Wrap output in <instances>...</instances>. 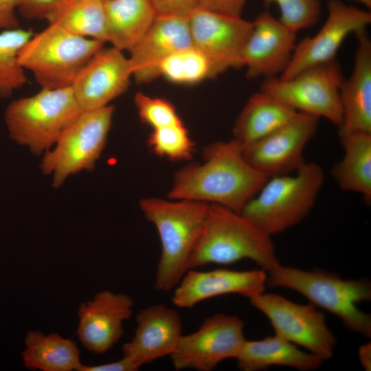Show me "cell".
I'll return each mask as SVG.
<instances>
[{
  "label": "cell",
  "mask_w": 371,
  "mask_h": 371,
  "mask_svg": "<svg viewBox=\"0 0 371 371\" xmlns=\"http://www.w3.org/2000/svg\"><path fill=\"white\" fill-rule=\"evenodd\" d=\"M71 87L41 89L12 100L4 113L10 138L36 155L49 150L81 113Z\"/></svg>",
  "instance_id": "6"
},
{
  "label": "cell",
  "mask_w": 371,
  "mask_h": 371,
  "mask_svg": "<svg viewBox=\"0 0 371 371\" xmlns=\"http://www.w3.org/2000/svg\"><path fill=\"white\" fill-rule=\"evenodd\" d=\"M243 259L254 261L265 271L280 264L271 236L240 213L209 204L188 270L209 264L230 265Z\"/></svg>",
  "instance_id": "3"
},
{
  "label": "cell",
  "mask_w": 371,
  "mask_h": 371,
  "mask_svg": "<svg viewBox=\"0 0 371 371\" xmlns=\"http://www.w3.org/2000/svg\"><path fill=\"white\" fill-rule=\"evenodd\" d=\"M268 273L267 286L298 292L315 306L337 316L348 330L371 337V315L357 307V304L371 300L369 280H345L322 270L304 271L280 264Z\"/></svg>",
  "instance_id": "4"
},
{
  "label": "cell",
  "mask_w": 371,
  "mask_h": 371,
  "mask_svg": "<svg viewBox=\"0 0 371 371\" xmlns=\"http://www.w3.org/2000/svg\"><path fill=\"white\" fill-rule=\"evenodd\" d=\"M247 0H199V7L223 14L241 16Z\"/></svg>",
  "instance_id": "34"
},
{
  "label": "cell",
  "mask_w": 371,
  "mask_h": 371,
  "mask_svg": "<svg viewBox=\"0 0 371 371\" xmlns=\"http://www.w3.org/2000/svg\"><path fill=\"white\" fill-rule=\"evenodd\" d=\"M138 369L127 359L96 366L81 364L77 371H135Z\"/></svg>",
  "instance_id": "37"
},
{
  "label": "cell",
  "mask_w": 371,
  "mask_h": 371,
  "mask_svg": "<svg viewBox=\"0 0 371 371\" xmlns=\"http://www.w3.org/2000/svg\"><path fill=\"white\" fill-rule=\"evenodd\" d=\"M25 346L22 359L27 369L71 371L78 370L82 364L76 344L56 333L30 330L25 337Z\"/></svg>",
  "instance_id": "26"
},
{
  "label": "cell",
  "mask_w": 371,
  "mask_h": 371,
  "mask_svg": "<svg viewBox=\"0 0 371 371\" xmlns=\"http://www.w3.org/2000/svg\"><path fill=\"white\" fill-rule=\"evenodd\" d=\"M192 45L210 61L215 76L243 67V51L253 22L200 7L188 17Z\"/></svg>",
  "instance_id": "12"
},
{
  "label": "cell",
  "mask_w": 371,
  "mask_h": 371,
  "mask_svg": "<svg viewBox=\"0 0 371 371\" xmlns=\"http://www.w3.org/2000/svg\"><path fill=\"white\" fill-rule=\"evenodd\" d=\"M355 34L358 41L355 65L340 87L343 121L338 126L371 133V41L366 29Z\"/></svg>",
  "instance_id": "21"
},
{
  "label": "cell",
  "mask_w": 371,
  "mask_h": 371,
  "mask_svg": "<svg viewBox=\"0 0 371 371\" xmlns=\"http://www.w3.org/2000/svg\"><path fill=\"white\" fill-rule=\"evenodd\" d=\"M249 300L268 318L275 335L324 361L332 357L336 338L326 326L325 314L313 304H300L280 295L264 292Z\"/></svg>",
  "instance_id": "10"
},
{
  "label": "cell",
  "mask_w": 371,
  "mask_h": 371,
  "mask_svg": "<svg viewBox=\"0 0 371 371\" xmlns=\"http://www.w3.org/2000/svg\"><path fill=\"white\" fill-rule=\"evenodd\" d=\"M60 0H21L18 10L28 19H43L49 10Z\"/></svg>",
  "instance_id": "35"
},
{
  "label": "cell",
  "mask_w": 371,
  "mask_h": 371,
  "mask_svg": "<svg viewBox=\"0 0 371 371\" xmlns=\"http://www.w3.org/2000/svg\"><path fill=\"white\" fill-rule=\"evenodd\" d=\"M344 150L343 158L331 168V175L344 191L361 194L367 204L371 201V133L339 127Z\"/></svg>",
  "instance_id": "22"
},
{
  "label": "cell",
  "mask_w": 371,
  "mask_h": 371,
  "mask_svg": "<svg viewBox=\"0 0 371 371\" xmlns=\"http://www.w3.org/2000/svg\"><path fill=\"white\" fill-rule=\"evenodd\" d=\"M115 107L82 111L55 145L43 155L40 168L60 187L71 175L91 170L100 158L111 127Z\"/></svg>",
  "instance_id": "8"
},
{
  "label": "cell",
  "mask_w": 371,
  "mask_h": 371,
  "mask_svg": "<svg viewBox=\"0 0 371 371\" xmlns=\"http://www.w3.org/2000/svg\"><path fill=\"white\" fill-rule=\"evenodd\" d=\"M359 358L363 368L370 371L371 368V344L370 342L361 345L359 349Z\"/></svg>",
  "instance_id": "38"
},
{
  "label": "cell",
  "mask_w": 371,
  "mask_h": 371,
  "mask_svg": "<svg viewBox=\"0 0 371 371\" xmlns=\"http://www.w3.org/2000/svg\"><path fill=\"white\" fill-rule=\"evenodd\" d=\"M327 10L326 20L317 33L295 45L291 59L280 78L288 79L308 67L335 60L346 37L366 29L371 23L370 12L340 0H329Z\"/></svg>",
  "instance_id": "14"
},
{
  "label": "cell",
  "mask_w": 371,
  "mask_h": 371,
  "mask_svg": "<svg viewBox=\"0 0 371 371\" xmlns=\"http://www.w3.org/2000/svg\"><path fill=\"white\" fill-rule=\"evenodd\" d=\"M44 19L71 34L107 42L103 0H60Z\"/></svg>",
  "instance_id": "27"
},
{
  "label": "cell",
  "mask_w": 371,
  "mask_h": 371,
  "mask_svg": "<svg viewBox=\"0 0 371 371\" xmlns=\"http://www.w3.org/2000/svg\"><path fill=\"white\" fill-rule=\"evenodd\" d=\"M134 103L141 122L152 129L183 122L175 106L164 98L137 92Z\"/></svg>",
  "instance_id": "32"
},
{
  "label": "cell",
  "mask_w": 371,
  "mask_h": 371,
  "mask_svg": "<svg viewBox=\"0 0 371 371\" xmlns=\"http://www.w3.org/2000/svg\"><path fill=\"white\" fill-rule=\"evenodd\" d=\"M322 167L305 162L295 172L269 178L240 212L269 236L303 221L324 183Z\"/></svg>",
  "instance_id": "5"
},
{
  "label": "cell",
  "mask_w": 371,
  "mask_h": 371,
  "mask_svg": "<svg viewBox=\"0 0 371 371\" xmlns=\"http://www.w3.org/2000/svg\"><path fill=\"white\" fill-rule=\"evenodd\" d=\"M157 16L188 18L199 7V0H150Z\"/></svg>",
  "instance_id": "33"
},
{
  "label": "cell",
  "mask_w": 371,
  "mask_h": 371,
  "mask_svg": "<svg viewBox=\"0 0 371 371\" xmlns=\"http://www.w3.org/2000/svg\"><path fill=\"white\" fill-rule=\"evenodd\" d=\"M267 7L276 3L280 10L278 19L285 27L297 33L315 24L320 15L319 0H263Z\"/></svg>",
  "instance_id": "31"
},
{
  "label": "cell",
  "mask_w": 371,
  "mask_h": 371,
  "mask_svg": "<svg viewBox=\"0 0 371 371\" xmlns=\"http://www.w3.org/2000/svg\"><path fill=\"white\" fill-rule=\"evenodd\" d=\"M236 359L242 371H258L273 366L308 371L318 368L324 361L276 335L260 340H246Z\"/></svg>",
  "instance_id": "23"
},
{
  "label": "cell",
  "mask_w": 371,
  "mask_h": 371,
  "mask_svg": "<svg viewBox=\"0 0 371 371\" xmlns=\"http://www.w3.org/2000/svg\"><path fill=\"white\" fill-rule=\"evenodd\" d=\"M344 78L335 59L308 67L288 79L265 78L260 91L297 111L324 117L339 126L343 121L339 91Z\"/></svg>",
  "instance_id": "9"
},
{
  "label": "cell",
  "mask_w": 371,
  "mask_h": 371,
  "mask_svg": "<svg viewBox=\"0 0 371 371\" xmlns=\"http://www.w3.org/2000/svg\"><path fill=\"white\" fill-rule=\"evenodd\" d=\"M243 321L234 315L216 313L199 328L182 335L170 356L175 370H213L221 362L236 359L246 341Z\"/></svg>",
  "instance_id": "11"
},
{
  "label": "cell",
  "mask_w": 371,
  "mask_h": 371,
  "mask_svg": "<svg viewBox=\"0 0 371 371\" xmlns=\"http://www.w3.org/2000/svg\"><path fill=\"white\" fill-rule=\"evenodd\" d=\"M107 42L130 51L157 17L150 0L104 1Z\"/></svg>",
  "instance_id": "25"
},
{
  "label": "cell",
  "mask_w": 371,
  "mask_h": 371,
  "mask_svg": "<svg viewBox=\"0 0 371 371\" xmlns=\"http://www.w3.org/2000/svg\"><path fill=\"white\" fill-rule=\"evenodd\" d=\"M296 33L265 10L253 21L243 51V67L249 79L282 74L288 66L296 45Z\"/></svg>",
  "instance_id": "17"
},
{
  "label": "cell",
  "mask_w": 371,
  "mask_h": 371,
  "mask_svg": "<svg viewBox=\"0 0 371 371\" xmlns=\"http://www.w3.org/2000/svg\"><path fill=\"white\" fill-rule=\"evenodd\" d=\"M159 71V76L180 85H192L216 77L208 59L193 45L166 58Z\"/></svg>",
  "instance_id": "29"
},
{
  "label": "cell",
  "mask_w": 371,
  "mask_h": 371,
  "mask_svg": "<svg viewBox=\"0 0 371 371\" xmlns=\"http://www.w3.org/2000/svg\"><path fill=\"white\" fill-rule=\"evenodd\" d=\"M351 1H357L363 5L368 8H370L371 7V0H351Z\"/></svg>",
  "instance_id": "39"
},
{
  "label": "cell",
  "mask_w": 371,
  "mask_h": 371,
  "mask_svg": "<svg viewBox=\"0 0 371 371\" xmlns=\"http://www.w3.org/2000/svg\"><path fill=\"white\" fill-rule=\"evenodd\" d=\"M103 1H106V0H103Z\"/></svg>",
  "instance_id": "40"
},
{
  "label": "cell",
  "mask_w": 371,
  "mask_h": 371,
  "mask_svg": "<svg viewBox=\"0 0 371 371\" xmlns=\"http://www.w3.org/2000/svg\"><path fill=\"white\" fill-rule=\"evenodd\" d=\"M202 163L177 170L168 193L170 199L217 204L240 213L268 179L245 159L234 139L206 146Z\"/></svg>",
  "instance_id": "1"
},
{
  "label": "cell",
  "mask_w": 371,
  "mask_h": 371,
  "mask_svg": "<svg viewBox=\"0 0 371 371\" xmlns=\"http://www.w3.org/2000/svg\"><path fill=\"white\" fill-rule=\"evenodd\" d=\"M147 221L155 227L161 251L154 288L173 290L188 270V262L203 230L209 203L186 199L147 197L139 201Z\"/></svg>",
  "instance_id": "2"
},
{
  "label": "cell",
  "mask_w": 371,
  "mask_h": 371,
  "mask_svg": "<svg viewBox=\"0 0 371 371\" xmlns=\"http://www.w3.org/2000/svg\"><path fill=\"white\" fill-rule=\"evenodd\" d=\"M135 321L134 336L123 345L122 357L139 370L173 353L183 335L181 319L176 310L163 304L151 305L139 311Z\"/></svg>",
  "instance_id": "19"
},
{
  "label": "cell",
  "mask_w": 371,
  "mask_h": 371,
  "mask_svg": "<svg viewBox=\"0 0 371 371\" xmlns=\"http://www.w3.org/2000/svg\"><path fill=\"white\" fill-rule=\"evenodd\" d=\"M21 0H0V30H10L19 27L16 16Z\"/></svg>",
  "instance_id": "36"
},
{
  "label": "cell",
  "mask_w": 371,
  "mask_h": 371,
  "mask_svg": "<svg viewBox=\"0 0 371 371\" xmlns=\"http://www.w3.org/2000/svg\"><path fill=\"white\" fill-rule=\"evenodd\" d=\"M104 43L49 23L22 47L19 60L25 71L32 74L41 89L68 87Z\"/></svg>",
  "instance_id": "7"
},
{
  "label": "cell",
  "mask_w": 371,
  "mask_h": 371,
  "mask_svg": "<svg viewBox=\"0 0 371 371\" xmlns=\"http://www.w3.org/2000/svg\"><path fill=\"white\" fill-rule=\"evenodd\" d=\"M133 77L128 57L123 51L104 47L78 74L71 86L82 111L100 109L122 95Z\"/></svg>",
  "instance_id": "15"
},
{
  "label": "cell",
  "mask_w": 371,
  "mask_h": 371,
  "mask_svg": "<svg viewBox=\"0 0 371 371\" xmlns=\"http://www.w3.org/2000/svg\"><path fill=\"white\" fill-rule=\"evenodd\" d=\"M34 34L30 30L14 28L0 32V98L10 97L27 81L19 54Z\"/></svg>",
  "instance_id": "28"
},
{
  "label": "cell",
  "mask_w": 371,
  "mask_h": 371,
  "mask_svg": "<svg viewBox=\"0 0 371 371\" xmlns=\"http://www.w3.org/2000/svg\"><path fill=\"white\" fill-rule=\"evenodd\" d=\"M298 111L261 91L253 94L237 117L233 129L235 140L251 144L289 122Z\"/></svg>",
  "instance_id": "24"
},
{
  "label": "cell",
  "mask_w": 371,
  "mask_h": 371,
  "mask_svg": "<svg viewBox=\"0 0 371 371\" xmlns=\"http://www.w3.org/2000/svg\"><path fill=\"white\" fill-rule=\"evenodd\" d=\"M147 144L157 157L170 161H189L195 152V143L183 123L152 129Z\"/></svg>",
  "instance_id": "30"
},
{
  "label": "cell",
  "mask_w": 371,
  "mask_h": 371,
  "mask_svg": "<svg viewBox=\"0 0 371 371\" xmlns=\"http://www.w3.org/2000/svg\"><path fill=\"white\" fill-rule=\"evenodd\" d=\"M319 119L298 111L283 126L258 141L243 146L245 160L268 179L295 172L306 162L304 150L317 131Z\"/></svg>",
  "instance_id": "13"
},
{
  "label": "cell",
  "mask_w": 371,
  "mask_h": 371,
  "mask_svg": "<svg viewBox=\"0 0 371 371\" xmlns=\"http://www.w3.org/2000/svg\"><path fill=\"white\" fill-rule=\"evenodd\" d=\"M133 300L125 293L100 291L80 304L78 311V339L88 351L103 354L113 347L124 331L123 323L133 314Z\"/></svg>",
  "instance_id": "16"
},
{
  "label": "cell",
  "mask_w": 371,
  "mask_h": 371,
  "mask_svg": "<svg viewBox=\"0 0 371 371\" xmlns=\"http://www.w3.org/2000/svg\"><path fill=\"white\" fill-rule=\"evenodd\" d=\"M267 278L266 271L262 269H189L173 289L171 300L179 308H191L204 300L226 294H238L250 299L264 292Z\"/></svg>",
  "instance_id": "18"
},
{
  "label": "cell",
  "mask_w": 371,
  "mask_h": 371,
  "mask_svg": "<svg viewBox=\"0 0 371 371\" xmlns=\"http://www.w3.org/2000/svg\"><path fill=\"white\" fill-rule=\"evenodd\" d=\"M192 46L188 18L157 16L152 25L129 51L133 77L138 84L159 76L161 63L182 49Z\"/></svg>",
  "instance_id": "20"
}]
</instances>
